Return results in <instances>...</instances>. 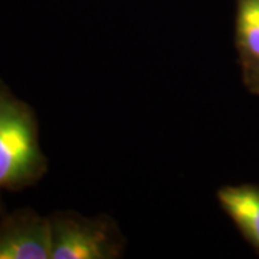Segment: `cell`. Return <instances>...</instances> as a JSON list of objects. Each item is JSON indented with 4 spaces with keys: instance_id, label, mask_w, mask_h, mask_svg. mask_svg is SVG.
Instances as JSON below:
<instances>
[{
    "instance_id": "3957f363",
    "label": "cell",
    "mask_w": 259,
    "mask_h": 259,
    "mask_svg": "<svg viewBox=\"0 0 259 259\" xmlns=\"http://www.w3.org/2000/svg\"><path fill=\"white\" fill-rule=\"evenodd\" d=\"M0 259H51V221L25 207L0 218Z\"/></svg>"
},
{
    "instance_id": "5b68a950",
    "label": "cell",
    "mask_w": 259,
    "mask_h": 259,
    "mask_svg": "<svg viewBox=\"0 0 259 259\" xmlns=\"http://www.w3.org/2000/svg\"><path fill=\"white\" fill-rule=\"evenodd\" d=\"M235 42L241 62L259 58V0H236Z\"/></svg>"
},
{
    "instance_id": "6da1fadb",
    "label": "cell",
    "mask_w": 259,
    "mask_h": 259,
    "mask_svg": "<svg viewBox=\"0 0 259 259\" xmlns=\"http://www.w3.org/2000/svg\"><path fill=\"white\" fill-rule=\"evenodd\" d=\"M47 171L36 114L0 79V192H20Z\"/></svg>"
},
{
    "instance_id": "277c9868",
    "label": "cell",
    "mask_w": 259,
    "mask_h": 259,
    "mask_svg": "<svg viewBox=\"0 0 259 259\" xmlns=\"http://www.w3.org/2000/svg\"><path fill=\"white\" fill-rule=\"evenodd\" d=\"M218 200L242 236L259 252V186H225L218 192Z\"/></svg>"
},
{
    "instance_id": "7a4b0ae2",
    "label": "cell",
    "mask_w": 259,
    "mask_h": 259,
    "mask_svg": "<svg viewBox=\"0 0 259 259\" xmlns=\"http://www.w3.org/2000/svg\"><path fill=\"white\" fill-rule=\"evenodd\" d=\"M51 221V259L120 258L124 241L108 218L55 212Z\"/></svg>"
},
{
    "instance_id": "8992f818",
    "label": "cell",
    "mask_w": 259,
    "mask_h": 259,
    "mask_svg": "<svg viewBox=\"0 0 259 259\" xmlns=\"http://www.w3.org/2000/svg\"><path fill=\"white\" fill-rule=\"evenodd\" d=\"M243 82L252 94H259V58L241 62Z\"/></svg>"
}]
</instances>
